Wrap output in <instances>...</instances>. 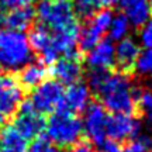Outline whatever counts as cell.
<instances>
[{"instance_id":"cell-1","label":"cell","mask_w":152,"mask_h":152,"mask_svg":"<svg viewBox=\"0 0 152 152\" xmlns=\"http://www.w3.org/2000/svg\"><path fill=\"white\" fill-rule=\"evenodd\" d=\"M137 89L127 73H109L96 94L102 99V106L113 114H132L135 110Z\"/></svg>"},{"instance_id":"cell-2","label":"cell","mask_w":152,"mask_h":152,"mask_svg":"<svg viewBox=\"0 0 152 152\" xmlns=\"http://www.w3.org/2000/svg\"><path fill=\"white\" fill-rule=\"evenodd\" d=\"M33 49L24 33L0 28V69L7 73L23 69L31 62Z\"/></svg>"},{"instance_id":"cell-3","label":"cell","mask_w":152,"mask_h":152,"mask_svg":"<svg viewBox=\"0 0 152 152\" xmlns=\"http://www.w3.org/2000/svg\"><path fill=\"white\" fill-rule=\"evenodd\" d=\"M47 138L56 147H71L77 142L83 132V125L76 114L65 109L56 110L51 114L45 124Z\"/></svg>"},{"instance_id":"cell-4","label":"cell","mask_w":152,"mask_h":152,"mask_svg":"<svg viewBox=\"0 0 152 152\" xmlns=\"http://www.w3.org/2000/svg\"><path fill=\"white\" fill-rule=\"evenodd\" d=\"M35 16L44 27L52 30L54 33L79 24L72 0H41L38 3Z\"/></svg>"},{"instance_id":"cell-5","label":"cell","mask_w":152,"mask_h":152,"mask_svg":"<svg viewBox=\"0 0 152 152\" xmlns=\"http://www.w3.org/2000/svg\"><path fill=\"white\" fill-rule=\"evenodd\" d=\"M64 86L55 79H48L34 87L31 97L28 99L33 107L39 114L54 113L64 107Z\"/></svg>"},{"instance_id":"cell-6","label":"cell","mask_w":152,"mask_h":152,"mask_svg":"<svg viewBox=\"0 0 152 152\" xmlns=\"http://www.w3.org/2000/svg\"><path fill=\"white\" fill-rule=\"evenodd\" d=\"M23 86L17 77L0 72V121L16 113L23 103Z\"/></svg>"},{"instance_id":"cell-7","label":"cell","mask_w":152,"mask_h":152,"mask_svg":"<svg viewBox=\"0 0 152 152\" xmlns=\"http://www.w3.org/2000/svg\"><path fill=\"white\" fill-rule=\"evenodd\" d=\"M113 17L114 14L110 9L97 10L92 17H89V21L79 34V45L83 51H90L99 41H102L104 33L109 31Z\"/></svg>"},{"instance_id":"cell-8","label":"cell","mask_w":152,"mask_h":152,"mask_svg":"<svg viewBox=\"0 0 152 152\" xmlns=\"http://www.w3.org/2000/svg\"><path fill=\"white\" fill-rule=\"evenodd\" d=\"M17 111L18 113L11 124L13 128L26 140H31V138L35 140L37 137H39V134L45 130V124H47L42 114H39L34 109L30 100L23 102Z\"/></svg>"},{"instance_id":"cell-9","label":"cell","mask_w":152,"mask_h":152,"mask_svg":"<svg viewBox=\"0 0 152 152\" xmlns=\"http://www.w3.org/2000/svg\"><path fill=\"white\" fill-rule=\"evenodd\" d=\"M107 110L100 103H90L86 107L85 118H83V131L87 138L94 145L102 147L106 142V128H107Z\"/></svg>"},{"instance_id":"cell-10","label":"cell","mask_w":152,"mask_h":152,"mask_svg":"<svg viewBox=\"0 0 152 152\" xmlns=\"http://www.w3.org/2000/svg\"><path fill=\"white\" fill-rule=\"evenodd\" d=\"M141 131V121L132 114H113L107 118L106 134L111 141L120 142L135 140Z\"/></svg>"},{"instance_id":"cell-11","label":"cell","mask_w":152,"mask_h":152,"mask_svg":"<svg viewBox=\"0 0 152 152\" xmlns=\"http://www.w3.org/2000/svg\"><path fill=\"white\" fill-rule=\"evenodd\" d=\"M114 51H115V45L110 38L99 41L90 51H87V66L90 69L109 71L114 65Z\"/></svg>"},{"instance_id":"cell-12","label":"cell","mask_w":152,"mask_h":152,"mask_svg":"<svg viewBox=\"0 0 152 152\" xmlns=\"http://www.w3.org/2000/svg\"><path fill=\"white\" fill-rule=\"evenodd\" d=\"M51 73L55 76V80L65 85H72L79 82L82 76V65L79 56H65L61 58L51 66Z\"/></svg>"},{"instance_id":"cell-13","label":"cell","mask_w":152,"mask_h":152,"mask_svg":"<svg viewBox=\"0 0 152 152\" xmlns=\"http://www.w3.org/2000/svg\"><path fill=\"white\" fill-rule=\"evenodd\" d=\"M90 104V89L82 82L68 86L64 93V107L71 113H80Z\"/></svg>"},{"instance_id":"cell-14","label":"cell","mask_w":152,"mask_h":152,"mask_svg":"<svg viewBox=\"0 0 152 152\" xmlns=\"http://www.w3.org/2000/svg\"><path fill=\"white\" fill-rule=\"evenodd\" d=\"M34 18H35V10L31 6H24L20 9L4 11L0 17V23L3 24V28L24 33V30L31 27Z\"/></svg>"},{"instance_id":"cell-15","label":"cell","mask_w":152,"mask_h":152,"mask_svg":"<svg viewBox=\"0 0 152 152\" xmlns=\"http://www.w3.org/2000/svg\"><path fill=\"white\" fill-rule=\"evenodd\" d=\"M138 54H140V48H138L135 39L128 37L124 38L115 45L114 65L118 66V69L123 73H128L134 69V64H135Z\"/></svg>"},{"instance_id":"cell-16","label":"cell","mask_w":152,"mask_h":152,"mask_svg":"<svg viewBox=\"0 0 152 152\" xmlns=\"http://www.w3.org/2000/svg\"><path fill=\"white\" fill-rule=\"evenodd\" d=\"M79 24L64 31L52 33V48L58 54H64L65 56H79V52L76 51V44L79 42Z\"/></svg>"},{"instance_id":"cell-17","label":"cell","mask_w":152,"mask_h":152,"mask_svg":"<svg viewBox=\"0 0 152 152\" xmlns=\"http://www.w3.org/2000/svg\"><path fill=\"white\" fill-rule=\"evenodd\" d=\"M124 16L134 27H142L149 21V1L148 0H117Z\"/></svg>"},{"instance_id":"cell-18","label":"cell","mask_w":152,"mask_h":152,"mask_svg":"<svg viewBox=\"0 0 152 152\" xmlns=\"http://www.w3.org/2000/svg\"><path fill=\"white\" fill-rule=\"evenodd\" d=\"M28 142L20 135L13 125H7L0 131V152H27Z\"/></svg>"},{"instance_id":"cell-19","label":"cell","mask_w":152,"mask_h":152,"mask_svg":"<svg viewBox=\"0 0 152 152\" xmlns=\"http://www.w3.org/2000/svg\"><path fill=\"white\" fill-rule=\"evenodd\" d=\"M45 76H47V69L42 64H28L20 72L18 82L23 87L34 89L45 80Z\"/></svg>"},{"instance_id":"cell-20","label":"cell","mask_w":152,"mask_h":152,"mask_svg":"<svg viewBox=\"0 0 152 152\" xmlns=\"http://www.w3.org/2000/svg\"><path fill=\"white\" fill-rule=\"evenodd\" d=\"M28 42L31 49H34L38 55L52 48V33L47 27H44L42 24H39L37 27L33 28V31L28 35Z\"/></svg>"},{"instance_id":"cell-21","label":"cell","mask_w":152,"mask_h":152,"mask_svg":"<svg viewBox=\"0 0 152 152\" xmlns=\"http://www.w3.org/2000/svg\"><path fill=\"white\" fill-rule=\"evenodd\" d=\"M117 0H73L72 4L75 9V13H77L82 17H92L97 10L106 9L109 6L114 4Z\"/></svg>"},{"instance_id":"cell-22","label":"cell","mask_w":152,"mask_h":152,"mask_svg":"<svg viewBox=\"0 0 152 152\" xmlns=\"http://www.w3.org/2000/svg\"><path fill=\"white\" fill-rule=\"evenodd\" d=\"M130 23L127 20V17L124 14H117L113 17L111 24L109 27V34L111 41H121L127 38L128 33H130Z\"/></svg>"},{"instance_id":"cell-23","label":"cell","mask_w":152,"mask_h":152,"mask_svg":"<svg viewBox=\"0 0 152 152\" xmlns=\"http://www.w3.org/2000/svg\"><path fill=\"white\" fill-rule=\"evenodd\" d=\"M134 71L141 76H152V49L140 51L134 64Z\"/></svg>"},{"instance_id":"cell-24","label":"cell","mask_w":152,"mask_h":152,"mask_svg":"<svg viewBox=\"0 0 152 152\" xmlns=\"http://www.w3.org/2000/svg\"><path fill=\"white\" fill-rule=\"evenodd\" d=\"M135 102L147 120L152 124V92L151 90H138L135 96Z\"/></svg>"},{"instance_id":"cell-25","label":"cell","mask_w":152,"mask_h":152,"mask_svg":"<svg viewBox=\"0 0 152 152\" xmlns=\"http://www.w3.org/2000/svg\"><path fill=\"white\" fill-rule=\"evenodd\" d=\"M27 152H61V149L47 137H37L30 145Z\"/></svg>"},{"instance_id":"cell-26","label":"cell","mask_w":152,"mask_h":152,"mask_svg":"<svg viewBox=\"0 0 152 152\" xmlns=\"http://www.w3.org/2000/svg\"><path fill=\"white\" fill-rule=\"evenodd\" d=\"M149 141H151V138H148V137L131 140L127 144V147L123 149V152H145L147 148L149 147Z\"/></svg>"},{"instance_id":"cell-27","label":"cell","mask_w":152,"mask_h":152,"mask_svg":"<svg viewBox=\"0 0 152 152\" xmlns=\"http://www.w3.org/2000/svg\"><path fill=\"white\" fill-rule=\"evenodd\" d=\"M140 41L145 49H152V20L144 24L140 31Z\"/></svg>"},{"instance_id":"cell-28","label":"cell","mask_w":152,"mask_h":152,"mask_svg":"<svg viewBox=\"0 0 152 152\" xmlns=\"http://www.w3.org/2000/svg\"><path fill=\"white\" fill-rule=\"evenodd\" d=\"M31 0H0V9L4 11L14 10V9H20L24 6H30Z\"/></svg>"},{"instance_id":"cell-29","label":"cell","mask_w":152,"mask_h":152,"mask_svg":"<svg viewBox=\"0 0 152 152\" xmlns=\"http://www.w3.org/2000/svg\"><path fill=\"white\" fill-rule=\"evenodd\" d=\"M69 152H93L92 144L87 141H80L76 142L72 145V148L69 149Z\"/></svg>"},{"instance_id":"cell-30","label":"cell","mask_w":152,"mask_h":152,"mask_svg":"<svg viewBox=\"0 0 152 152\" xmlns=\"http://www.w3.org/2000/svg\"><path fill=\"white\" fill-rule=\"evenodd\" d=\"M100 152H123V148L120 147L118 142H114V141H106L100 147Z\"/></svg>"},{"instance_id":"cell-31","label":"cell","mask_w":152,"mask_h":152,"mask_svg":"<svg viewBox=\"0 0 152 152\" xmlns=\"http://www.w3.org/2000/svg\"><path fill=\"white\" fill-rule=\"evenodd\" d=\"M149 1V13H151V16H152V0H148Z\"/></svg>"},{"instance_id":"cell-32","label":"cell","mask_w":152,"mask_h":152,"mask_svg":"<svg viewBox=\"0 0 152 152\" xmlns=\"http://www.w3.org/2000/svg\"><path fill=\"white\" fill-rule=\"evenodd\" d=\"M149 148H151V149H152V140H151V141H149Z\"/></svg>"}]
</instances>
